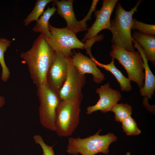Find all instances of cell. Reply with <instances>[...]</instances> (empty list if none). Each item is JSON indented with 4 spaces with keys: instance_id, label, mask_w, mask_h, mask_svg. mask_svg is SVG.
<instances>
[{
    "instance_id": "5bb4252c",
    "label": "cell",
    "mask_w": 155,
    "mask_h": 155,
    "mask_svg": "<svg viewBox=\"0 0 155 155\" xmlns=\"http://www.w3.org/2000/svg\"><path fill=\"white\" fill-rule=\"evenodd\" d=\"M132 41L134 43L133 47L137 49L141 55L143 61L145 70V83L143 86L140 88V92L142 96L148 99H150L154 95L155 90V76L148 66V59L146 57L143 49L133 39Z\"/></svg>"
},
{
    "instance_id": "44dd1931",
    "label": "cell",
    "mask_w": 155,
    "mask_h": 155,
    "mask_svg": "<svg viewBox=\"0 0 155 155\" xmlns=\"http://www.w3.org/2000/svg\"><path fill=\"white\" fill-rule=\"evenodd\" d=\"M121 123L122 128L127 135H136L141 133L136 121L131 116L126 118Z\"/></svg>"
},
{
    "instance_id": "8992f818",
    "label": "cell",
    "mask_w": 155,
    "mask_h": 155,
    "mask_svg": "<svg viewBox=\"0 0 155 155\" xmlns=\"http://www.w3.org/2000/svg\"><path fill=\"white\" fill-rule=\"evenodd\" d=\"M40 105V122L45 128L55 131V120L57 108L60 101L59 95L46 84L37 87Z\"/></svg>"
},
{
    "instance_id": "5b68a950",
    "label": "cell",
    "mask_w": 155,
    "mask_h": 155,
    "mask_svg": "<svg viewBox=\"0 0 155 155\" xmlns=\"http://www.w3.org/2000/svg\"><path fill=\"white\" fill-rule=\"evenodd\" d=\"M110 55L117 59L125 68L130 80L140 88L144 85L145 75L143 59L138 51L131 52L112 44Z\"/></svg>"
},
{
    "instance_id": "6da1fadb",
    "label": "cell",
    "mask_w": 155,
    "mask_h": 155,
    "mask_svg": "<svg viewBox=\"0 0 155 155\" xmlns=\"http://www.w3.org/2000/svg\"><path fill=\"white\" fill-rule=\"evenodd\" d=\"M55 52L40 34L31 48L22 52L21 58L27 65L31 77L37 87L46 84V77L55 59Z\"/></svg>"
},
{
    "instance_id": "603a6c76",
    "label": "cell",
    "mask_w": 155,
    "mask_h": 155,
    "mask_svg": "<svg viewBox=\"0 0 155 155\" xmlns=\"http://www.w3.org/2000/svg\"><path fill=\"white\" fill-rule=\"evenodd\" d=\"M33 139L35 143L39 144L41 147L42 155H55L53 149V146H50L46 144L41 136L40 135H35L34 136Z\"/></svg>"
},
{
    "instance_id": "2e32d148",
    "label": "cell",
    "mask_w": 155,
    "mask_h": 155,
    "mask_svg": "<svg viewBox=\"0 0 155 155\" xmlns=\"http://www.w3.org/2000/svg\"><path fill=\"white\" fill-rule=\"evenodd\" d=\"M90 59L97 66L104 68L113 74L119 83L121 90L128 92L131 90L132 86L130 80L128 78L125 77L121 71L116 67L114 64V58H112L111 62L107 64H103L99 62L94 57Z\"/></svg>"
},
{
    "instance_id": "7a4b0ae2",
    "label": "cell",
    "mask_w": 155,
    "mask_h": 155,
    "mask_svg": "<svg viewBox=\"0 0 155 155\" xmlns=\"http://www.w3.org/2000/svg\"><path fill=\"white\" fill-rule=\"evenodd\" d=\"M142 1H138L134 7L129 11L124 9L120 3L117 4L115 16L111 21L109 29L112 34L111 42L113 45L129 52L135 51L131 33L133 16L137 11Z\"/></svg>"
},
{
    "instance_id": "30bf717a",
    "label": "cell",
    "mask_w": 155,
    "mask_h": 155,
    "mask_svg": "<svg viewBox=\"0 0 155 155\" xmlns=\"http://www.w3.org/2000/svg\"><path fill=\"white\" fill-rule=\"evenodd\" d=\"M118 0H104L100 10L95 11L96 20L82 40V42H87L98 36L97 34L102 30L109 29L111 14Z\"/></svg>"
},
{
    "instance_id": "52a82bcc",
    "label": "cell",
    "mask_w": 155,
    "mask_h": 155,
    "mask_svg": "<svg viewBox=\"0 0 155 155\" xmlns=\"http://www.w3.org/2000/svg\"><path fill=\"white\" fill-rule=\"evenodd\" d=\"M49 28L51 37L46 40L55 52H60L66 56L70 57L73 54L72 49H84L85 43L79 40L76 34L66 27L57 28L49 24Z\"/></svg>"
},
{
    "instance_id": "3957f363",
    "label": "cell",
    "mask_w": 155,
    "mask_h": 155,
    "mask_svg": "<svg viewBox=\"0 0 155 155\" xmlns=\"http://www.w3.org/2000/svg\"><path fill=\"white\" fill-rule=\"evenodd\" d=\"M102 130L100 129L94 134L84 138H69L66 152L73 155H95L100 153L108 154L110 145L116 141L117 138L112 133L100 135Z\"/></svg>"
},
{
    "instance_id": "8fae6325",
    "label": "cell",
    "mask_w": 155,
    "mask_h": 155,
    "mask_svg": "<svg viewBox=\"0 0 155 155\" xmlns=\"http://www.w3.org/2000/svg\"><path fill=\"white\" fill-rule=\"evenodd\" d=\"M96 92L98 94L99 99L95 105L87 107L86 113L88 115L98 111L103 113L111 111L122 97L120 92L111 88L108 83L97 88Z\"/></svg>"
},
{
    "instance_id": "7c38bea8",
    "label": "cell",
    "mask_w": 155,
    "mask_h": 155,
    "mask_svg": "<svg viewBox=\"0 0 155 155\" xmlns=\"http://www.w3.org/2000/svg\"><path fill=\"white\" fill-rule=\"evenodd\" d=\"M71 61L79 72L82 74H91L93 81L97 84L102 82L105 79L104 75L90 58L80 52L74 51L70 57Z\"/></svg>"
},
{
    "instance_id": "ba28073f",
    "label": "cell",
    "mask_w": 155,
    "mask_h": 155,
    "mask_svg": "<svg viewBox=\"0 0 155 155\" xmlns=\"http://www.w3.org/2000/svg\"><path fill=\"white\" fill-rule=\"evenodd\" d=\"M86 82L85 75L79 72L70 58L67 77L58 94L60 100H69L81 102L83 98L82 89Z\"/></svg>"
},
{
    "instance_id": "d4e9b609",
    "label": "cell",
    "mask_w": 155,
    "mask_h": 155,
    "mask_svg": "<svg viewBox=\"0 0 155 155\" xmlns=\"http://www.w3.org/2000/svg\"><path fill=\"white\" fill-rule=\"evenodd\" d=\"M5 102V99L4 97L0 95V108L4 105Z\"/></svg>"
},
{
    "instance_id": "7402d4cb",
    "label": "cell",
    "mask_w": 155,
    "mask_h": 155,
    "mask_svg": "<svg viewBox=\"0 0 155 155\" xmlns=\"http://www.w3.org/2000/svg\"><path fill=\"white\" fill-rule=\"evenodd\" d=\"M131 30H136L146 35L153 36L155 35V25L146 24L134 18H133Z\"/></svg>"
},
{
    "instance_id": "4fadbf2b",
    "label": "cell",
    "mask_w": 155,
    "mask_h": 155,
    "mask_svg": "<svg viewBox=\"0 0 155 155\" xmlns=\"http://www.w3.org/2000/svg\"><path fill=\"white\" fill-rule=\"evenodd\" d=\"M57 6V13L63 18L67 24L66 27L75 33L86 31L76 19L73 11V0H55L53 1Z\"/></svg>"
},
{
    "instance_id": "9c48e42d",
    "label": "cell",
    "mask_w": 155,
    "mask_h": 155,
    "mask_svg": "<svg viewBox=\"0 0 155 155\" xmlns=\"http://www.w3.org/2000/svg\"><path fill=\"white\" fill-rule=\"evenodd\" d=\"M70 58L55 52L54 62L46 75V84L58 95L67 77Z\"/></svg>"
},
{
    "instance_id": "ac0fdd59",
    "label": "cell",
    "mask_w": 155,
    "mask_h": 155,
    "mask_svg": "<svg viewBox=\"0 0 155 155\" xmlns=\"http://www.w3.org/2000/svg\"><path fill=\"white\" fill-rule=\"evenodd\" d=\"M11 44V41L5 38H0V64L2 69L1 80L6 82L10 76V72L5 62L4 53Z\"/></svg>"
},
{
    "instance_id": "484cf974",
    "label": "cell",
    "mask_w": 155,
    "mask_h": 155,
    "mask_svg": "<svg viewBox=\"0 0 155 155\" xmlns=\"http://www.w3.org/2000/svg\"><path fill=\"white\" fill-rule=\"evenodd\" d=\"M131 152H127L126 153L125 155H130Z\"/></svg>"
},
{
    "instance_id": "9a60e30c",
    "label": "cell",
    "mask_w": 155,
    "mask_h": 155,
    "mask_svg": "<svg viewBox=\"0 0 155 155\" xmlns=\"http://www.w3.org/2000/svg\"><path fill=\"white\" fill-rule=\"evenodd\" d=\"M132 39L142 48L148 60L154 65L155 64V37L154 36L134 31L132 35Z\"/></svg>"
},
{
    "instance_id": "e0dca14e",
    "label": "cell",
    "mask_w": 155,
    "mask_h": 155,
    "mask_svg": "<svg viewBox=\"0 0 155 155\" xmlns=\"http://www.w3.org/2000/svg\"><path fill=\"white\" fill-rule=\"evenodd\" d=\"M56 11V8L54 6L51 7H49L36 21L32 28L34 32L40 33L46 40L50 38L51 37V33L49 28V21Z\"/></svg>"
},
{
    "instance_id": "277c9868",
    "label": "cell",
    "mask_w": 155,
    "mask_h": 155,
    "mask_svg": "<svg viewBox=\"0 0 155 155\" xmlns=\"http://www.w3.org/2000/svg\"><path fill=\"white\" fill-rule=\"evenodd\" d=\"M81 103L73 100H60L56 109L55 120V131L58 136H71L78 126Z\"/></svg>"
},
{
    "instance_id": "ffe728a7",
    "label": "cell",
    "mask_w": 155,
    "mask_h": 155,
    "mask_svg": "<svg viewBox=\"0 0 155 155\" xmlns=\"http://www.w3.org/2000/svg\"><path fill=\"white\" fill-rule=\"evenodd\" d=\"M111 111L115 114V121L121 123L126 118L131 116L132 110L129 104L121 103H117L114 105Z\"/></svg>"
},
{
    "instance_id": "cb8c5ba5",
    "label": "cell",
    "mask_w": 155,
    "mask_h": 155,
    "mask_svg": "<svg viewBox=\"0 0 155 155\" xmlns=\"http://www.w3.org/2000/svg\"><path fill=\"white\" fill-rule=\"evenodd\" d=\"M98 1V0H93L91 7L88 13L83 19L79 21L82 27L86 30L87 29V26L86 22L88 20H91V15L94 11H95L96 7Z\"/></svg>"
},
{
    "instance_id": "d6986e66",
    "label": "cell",
    "mask_w": 155,
    "mask_h": 155,
    "mask_svg": "<svg viewBox=\"0 0 155 155\" xmlns=\"http://www.w3.org/2000/svg\"><path fill=\"white\" fill-rule=\"evenodd\" d=\"M53 1L52 0H37L33 9L24 21V26H28L33 21H36L40 16L43 14L46 5Z\"/></svg>"
}]
</instances>
